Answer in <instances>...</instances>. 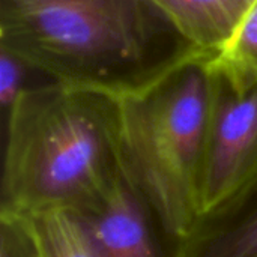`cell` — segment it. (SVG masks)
Instances as JSON below:
<instances>
[{
    "label": "cell",
    "mask_w": 257,
    "mask_h": 257,
    "mask_svg": "<svg viewBox=\"0 0 257 257\" xmlns=\"http://www.w3.org/2000/svg\"><path fill=\"white\" fill-rule=\"evenodd\" d=\"M0 50L53 83L117 99L206 56L154 0H0Z\"/></svg>",
    "instance_id": "obj_1"
},
{
    "label": "cell",
    "mask_w": 257,
    "mask_h": 257,
    "mask_svg": "<svg viewBox=\"0 0 257 257\" xmlns=\"http://www.w3.org/2000/svg\"><path fill=\"white\" fill-rule=\"evenodd\" d=\"M2 212L78 211L122 164L120 105L53 81L27 87L5 119Z\"/></svg>",
    "instance_id": "obj_2"
},
{
    "label": "cell",
    "mask_w": 257,
    "mask_h": 257,
    "mask_svg": "<svg viewBox=\"0 0 257 257\" xmlns=\"http://www.w3.org/2000/svg\"><path fill=\"white\" fill-rule=\"evenodd\" d=\"M211 59L194 57L149 89L119 99L123 164L161 232L176 245L200 224V176L214 92Z\"/></svg>",
    "instance_id": "obj_3"
},
{
    "label": "cell",
    "mask_w": 257,
    "mask_h": 257,
    "mask_svg": "<svg viewBox=\"0 0 257 257\" xmlns=\"http://www.w3.org/2000/svg\"><path fill=\"white\" fill-rule=\"evenodd\" d=\"M212 74L211 122L199 191L200 223L226 215L257 190V80L238 81L214 66Z\"/></svg>",
    "instance_id": "obj_4"
},
{
    "label": "cell",
    "mask_w": 257,
    "mask_h": 257,
    "mask_svg": "<svg viewBox=\"0 0 257 257\" xmlns=\"http://www.w3.org/2000/svg\"><path fill=\"white\" fill-rule=\"evenodd\" d=\"M77 212L99 257H167L157 233L161 227L123 160L110 184Z\"/></svg>",
    "instance_id": "obj_5"
},
{
    "label": "cell",
    "mask_w": 257,
    "mask_h": 257,
    "mask_svg": "<svg viewBox=\"0 0 257 257\" xmlns=\"http://www.w3.org/2000/svg\"><path fill=\"white\" fill-rule=\"evenodd\" d=\"M203 54L215 57L256 0H154Z\"/></svg>",
    "instance_id": "obj_6"
},
{
    "label": "cell",
    "mask_w": 257,
    "mask_h": 257,
    "mask_svg": "<svg viewBox=\"0 0 257 257\" xmlns=\"http://www.w3.org/2000/svg\"><path fill=\"white\" fill-rule=\"evenodd\" d=\"M172 257H257V190L226 215L200 223Z\"/></svg>",
    "instance_id": "obj_7"
},
{
    "label": "cell",
    "mask_w": 257,
    "mask_h": 257,
    "mask_svg": "<svg viewBox=\"0 0 257 257\" xmlns=\"http://www.w3.org/2000/svg\"><path fill=\"white\" fill-rule=\"evenodd\" d=\"M41 257H99L90 230L72 209H48L24 217Z\"/></svg>",
    "instance_id": "obj_8"
},
{
    "label": "cell",
    "mask_w": 257,
    "mask_h": 257,
    "mask_svg": "<svg viewBox=\"0 0 257 257\" xmlns=\"http://www.w3.org/2000/svg\"><path fill=\"white\" fill-rule=\"evenodd\" d=\"M211 63L238 81L257 80V0L229 44L211 59Z\"/></svg>",
    "instance_id": "obj_9"
},
{
    "label": "cell",
    "mask_w": 257,
    "mask_h": 257,
    "mask_svg": "<svg viewBox=\"0 0 257 257\" xmlns=\"http://www.w3.org/2000/svg\"><path fill=\"white\" fill-rule=\"evenodd\" d=\"M0 257H41L24 217L0 212Z\"/></svg>",
    "instance_id": "obj_10"
},
{
    "label": "cell",
    "mask_w": 257,
    "mask_h": 257,
    "mask_svg": "<svg viewBox=\"0 0 257 257\" xmlns=\"http://www.w3.org/2000/svg\"><path fill=\"white\" fill-rule=\"evenodd\" d=\"M38 74L15 56L0 50V105L3 120L14 107L17 98L30 86L29 75Z\"/></svg>",
    "instance_id": "obj_11"
}]
</instances>
